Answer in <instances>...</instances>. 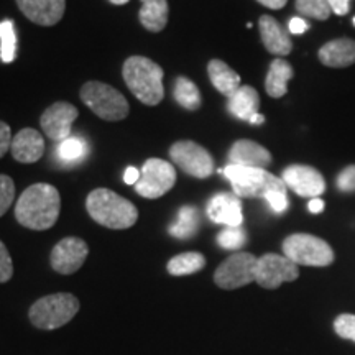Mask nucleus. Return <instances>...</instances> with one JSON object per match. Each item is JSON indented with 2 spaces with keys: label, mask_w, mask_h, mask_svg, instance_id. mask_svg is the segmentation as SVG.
I'll return each instance as SVG.
<instances>
[{
  "label": "nucleus",
  "mask_w": 355,
  "mask_h": 355,
  "mask_svg": "<svg viewBox=\"0 0 355 355\" xmlns=\"http://www.w3.org/2000/svg\"><path fill=\"white\" fill-rule=\"evenodd\" d=\"M61 211V198L55 186L37 183L26 188L15 206L19 224L32 230H46L56 224Z\"/></svg>",
  "instance_id": "obj_1"
},
{
  "label": "nucleus",
  "mask_w": 355,
  "mask_h": 355,
  "mask_svg": "<svg viewBox=\"0 0 355 355\" xmlns=\"http://www.w3.org/2000/svg\"><path fill=\"white\" fill-rule=\"evenodd\" d=\"M123 81L145 105H158L165 97L162 66L145 56H130L122 68Z\"/></svg>",
  "instance_id": "obj_2"
},
{
  "label": "nucleus",
  "mask_w": 355,
  "mask_h": 355,
  "mask_svg": "<svg viewBox=\"0 0 355 355\" xmlns=\"http://www.w3.org/2000/svg\"><path fill=\"white\" fill-rule=\"evenodd\" d=\"M86 209L97 224L107 229H128L139 219V211L128 199L105 188L94 189L89 194Z\"/></svg>",
  "instance_id": "obj_3"
},
{
  "label": "nucleus",
  "mask_w": 355,
  "mask_h": 355,
  "mask_svg": "<svg viewBox=\"0 0 355 355\" xmlns=\"http://www.w3.org/2000/svg\"><path fill=\"white\" fill-rule=\"evenodd\" d=\"M79 300L71 293H55L35 301L28 318L35 327L53 331L68 324L78 314Z\"/></svg>",
  "instance_id": "obj_4"
},
{
  "label": "nucleus",
  "mask_w": 355,
  "mask_h": 355,
  "mask_svg": "<svg viewBox=\"0 0 355 355\" xmlns=\"http://www.w3.org/2000/svg\"><path fill=\"white\" fill-rule=\"evenodd\" d=\"M81 101L97 117L107 122H119L128 115V102L122 92L109 84L89 81L81 87Z\"/></svg>",
  "instance_id": "obj_5"
},
{
  "label": "nucleus",
  "mask_w": 355,
  "mask_h": 355,
  "mask_svg": "<svg viewBox=\"0 0 355 355\" xmlns=\"http://www.w3.org/2000/svg\"><path fill=\"white\" fill-rule=\"evenodd\" d=\"M232 184L234 194L239 198H265L270 191L285 184L282 178L260 168L229 165L220 171Z\"/></svg>",
  "instance_id": "obj_6"
},
{
  "label": "nucleus",
  "mask_w": 355,
  "mask_h": 355,
  "mask_svg": "<svg viewBox=\"0 0 355 355\" xmlns=\"http://www.w3.org/2000/svg\"><path fill=\"white\" fill-rule=\"evenodd\" d=\"M283 254L298 266H329L334 261V252L329 243L311 234H293L286 237Z\"/></svg>",
  "instance_id": "obj_7"
},
{
  "label": "nucleus",
  "mask_w": 355,
  "mask_h": 355,
  "mask_svg": "<svg viewBox=\"0 0 355 355\" xmlns=\"http://www.w3.org/2000/svg\"><path fill=\"white\" fill-rule=\"evenodd\" d=\"M176 184V170L171 163L159 158L146 159L141 166L140 180L137 181L135 191L146 199H158L165 196Z\"/></svg>",
  "instance_id": "obj_8"
},
{
  "label": "nucleus",
  "mask_w": 355,
  "mask_h": 355,
  "mask_svg": "<svg viewBox=\"0 0 355 355\" xmlns=\"http://www.w3.org/2000/svg\"><path fill=\"white\" fill-rule=\"evenodd\" d=\"M170 157L173 163L180 166V170L198 180H206L214 171V159L211 153L193 140H181L173 144Z\"/></svg>",
  "instance_id": "obj_9"
},
{
  "label": "nucleus",
  "mask_w": 355,
  "mask_h": 355,
  "mask_svg": "<svg viewBox=\"0 0 355 355\" xmlns=\"http://www.w3.org/2000/svg\"><path fill=\"white\" fill-rule=\"evenodd\" d=\"M257 260L259 259L248 252H235L216 270V285L222 290H237L255 282Z\"/></svg>",
  "instance_id": "obj_10"
},
{
  "label": "nucleus",
  "mask_w": 355,
  "mask_h": 355,
  "mask_svg": "<svg viewBox=\"0 0 355 355\" xmlns=\"http://www.w3.org/2000/svg\"><path fill=\"white\" fill-rule=\"evenodd\" d=\"M300 277L298 265L285 255L265 254L257 260L255 282L266 290H277L282 283L295 282Z\"/></svg>",
  "instance_id": "obj_11"
},
{
  "label": "nucleus",
  "mask_w": 355,
  "mask_h": 355,
  "mask_svg": "<svg viewBox=\"0 0 355 355\" xmlns=\"http://www.w3.org/2000/svg\"><path fill=\"white\" fill-rule=\"evenodd\" d=\"M89 255L87 243L79 237H66L53 248L50 263L55 272L71 275L78 272Z\"/></svg>",
  "instance_id": "obj_12"
},
{
  "label": "nucleus",
  "mask_w": 355,
  "mask_h": 355,
  "mask_svg": "<svg viewBox=\"0 0 355 355\" xmlns=\"http://www.w3.org/2000/svg\"><path fill=\"white\" fill-rule=\"evenodd\" d=\"M78 115V109L69 102H55L43 112L40 125L48 139L63 141L71 137V125Z\"/></svg>",
  "instance_id": "obj_13"
},
{
  "label": "nucleus",
  "mask_w": 355,
  "mask_h": 355,
  "mask_svg": "<svg viewBox=\"0 0 355 355\" xmlns=\"http://www.w3.org/2000/svg\"><path fill=\"white\" fill-rule=\"evenodd\" d=\"M282 180L286 188L295 191L301 198H318L326 191L324 178L316 168L308 165H291L283 171Z\"/></svg>",
  "instance_id": "obj_14"
},
{
  "label": "nucleus",
  "mask_w": 355,
  "mask_h": 355,
  "mask_svg": "<svg viewBox=\"0 0 355 355\" xmlns=\"http://www.w3.org/2000/svg\"><path fill=\"white\" fill-rule=\"evenodd\" d=\"M21 13L33 24L53 26L63 19L66 0H15Z\"/></svg>",
  "instance_id": "obj_15"
},
{
  "label": "nucleus",
  "mask_w": 355,
  "mask_h": 355,
  "mask_svg": "<svg viewBox=\"0 0 355 355\" xmlns=\"http://www.w3.org/2000/svg\"><path fill=\"white\" fill-rule=\"evenodd\" d=\"M207 216L216 224H224L227 227H241L243 222L241 199L230 193L216 194L207 202Z\"/></svg>",
  "instance_id": "obj_16"
},
{
  "label": "nucleus",
  "mask_w": 355,
  "mask_h": 355,
  "mask_svg": "<svg viewBox=\"0 0 355 355\" xmlns=\"http://www.w3.org/2000/svg\"><path fill=\"white\" fill-rule=\"evenodd\" d=\"M259 107L260 96L252 86H241L227 102L230 114L252 125H261L265 122L263 115L259 114Z\"/></svg>",
  "instance_id": "obj_17"
},
{
  "label": "nucleus",
  "mask_w": 355,
  "mask_h": 355,
  "mask_svg": "<svg viewBox=\"0 0 355 355\" xmlns=\"http://www.w3.org/2000/svg\"><path fill=\"white\" fill-rule=\"evenodd\" d=\"M272 159V153L265 146L252 140H237L229 150L230 165L265 170L270 166Z\"/></svg>",
  "instance_id": "obj_18"
},
{
  "label": "nucleus",
  "mask_w": 355,
  "mask_h": 355,
  "mask_svg": "<svg viewBox=\"0 0 355 355\" xmlns=\"http://www.w3.org/2000/svg\"><path fill=\"white\" fill-rule=\"evenodd\" d=\"M261 43L266 51L277 56H288L293 50V42L285 26L270 15H261L259 20Z\"/></svg>",
  "instance_id": "obj_19"
},
{
  "label": "nucleus",
  "mask_w": 355,
  "mask_h": 355,
  "mask_svg": "<svg viewBox=\"0 0 355 355\" xmlns=\"http://www.w3.org/2000/svg\"><path fill=\"white\" fill-rule=\"evenodd\" d=\"M12 157L19 163H35L43 157L44 140L35 128H24L12 139Z\"/></svg>",
  "instance_id": "obj_20"
},
{
  "label": "nucleus",
  "mask_w": 355,
  "mask_h": 355,
  "mask_svg": "<svg viewBox=\"0 0 355 355\" xmlns=\"http://www.w3.org/2000/svg\"><path fill=\"white\" fill-rule=\"evenodd\" d=\"M319 61L327 68H347L355 63V40L337 38L327 42L318 53Z\"/></svg>",
  "instance_id": "obj_21"
},
{
  "label": "nucleus",
  "mask_w": 355,
  "mask_h": 355,
  "mask_svg": "<svg viewBox=\"0 0 355 355\" xmlns=\"http://www.w3.org/2000/svg\"><path fill=\"white\" fill-rule=\"evenodd\" d=\"M207 74H209L212 86L222 96L227 97V99H230L239 91V87H241V76L229 64H225L220 60L209 61V64H207Z\"/></svg>",
  "instance_id": "obj_22"
},
{
  "label": "nucleus",
  "mask_w": 355,
  "mask_h": 355,
  "mask_svg": "<svg viewBox=\"0 0 355 355\" xmlns=\"http://www.w3.org/2000/svg\"><path fill=\"white\" fill-rule=\"evenodd\" d=\"M293 76H295V71L288 61L282 60V58L272 61L265 79L266 94L273 99H279V97L285 96L288 92V83Z\"/></svg>",
  "instance_id": "obj_23"
},
{
  "label": "nucleus",
  "mask_w": 355,
  "mask_h": 355,
  "mask_svg": "<svg viewBox=\"0 0 355 355\" xmlns=\"http://www.w3.org/2000/svg\"><path fill=\"white\" fill-rule=\"evenodd\" d=\"M168 15H170L168 0H141L139 19L148 32H162L168 24Z\"/></svg>",
  "instance_id": "obj_24"
},
{
  "label": "nucleus",
  "mask_w": 355,
  "mask_h": 355,
  "mask_svg": "<svg viewBox=\"0 0 355 355\" xmlns=\"http://www.w3.org/2000/svg\"><path fill=\"white\" fill-rule=\"evenodd\" d=\"M206 266V259L199 252H186L180 254L168 261V273L173 277H184V275H193L201 272Z\"/></svg>",
  "instance_id": "obj_25"
},
{
  "label": "nucleus",
  "mask_w": 355,
  "mask_h": 355,
  "mask_svg": "<svg viewBox=\"0 0 355 355\" xmlns=\"http://www.w3.org/2000/svg\"><path fill=\"white\" fill-rule=\"evenodd\" d=\"M173 94H175V101L181 107L186 110H198L201 107L202 101H201V92L196 84H194L191 79L180 76L176 78L175 81V89H173Z\"/></svg>",
  "instance_id": "obj_26"
},
{
  "label": "nucleus",
  "mask_w": 355,
  "mask_h": 355,
  "mask_svg": "<svg viewBox=\"0 0 355 355\" xmlns=\"http://www.w3.org/2000/svg\"><path fill=\"white\" fill-rule=\"evenodd\" d=\"M199 225V214L198 209L193 206L181 207L178 212L176 220L170 225V234L176 239H191L198 232Z\"/></svg>",
  "instance_id": "obj_27"
},
{
  "label": "nucleus",
  "mask_w": 355,
  "mask_h": 355,
  "mask_svg": "<svg viewBox=\"0 0 355 355\" xmlns=\"http://www.w3.org/2000/svg\"><path fill=\"white\" fill-rule=\"evenodd\" d=\"M17 56V32L13 20L7 19L0 21V60L2 63L10 64Z\"/></svg>",
  "instance_id": "obj_28"
},
{
  "label": "nucleus",
  "mask_w": 355,
  "mask_h": 355,
  "mask_svg": "<svg viewBox=\"0 0 355 355\" xmlns=\"http://www.w3.org/2000/svg\"><path fill=\"white\" fill-rule=\"evenodd\" d=\"M295 7L306 19L314 20H327L332 12L327 0H296Z\"/></svg>",
  "instance_id": "obj_29"
},
{
  "label": "nucleus",
  "mask_w": 355,
  "mask_h": 355,
  "mask_svg": "<svg viewBox=\"0 0 355 355\" xmlns=\"http://www.w3.org/2000/svg\"><path fill=\"white\" fill-rule=\"evenodd\" d=\"M87 145L86 141L79 139V137H69L63 141H60L58 146V155L64 162H78L79 158H83L86 155Z\"/></svg>",
  "instance_id": "obj_30"
},
{
  "label": "nucleus",
  "mask_w": 355,
  "mask_h": 355,
  "mask_svg": "<svg viewBox=\"0 0 355 355\" xmlns=\"http://www.w3.org/2000/svg\"><path fill=\"white\" fill-rule=\"evenodd\" d=\"M247 234L242 227H225L217 235V243L225 250H239L245 245Z\"/></svg>",
  "instance_id": "obj_31"
},
{
  "label": "nucleus",
  "mask_w": 355,
  "mask_h": 355,
  "mask_svg": "<svg viewBox=\"0 0 355 355\" xmlns=\"http://www.w3.org/2000/svg\"><path fill=\"white\" fill-rule=\"evenodd\" d=\"M15 199V183L10 176L0 175V217L12 206Z\"/></svg>",
  "instance_id": "obj_32"
},
{
  "label": "nucleus",
  "mask_w": 355,
  "mask_h": 355,
  "mask_svg": "<svg viewBox=\"0 0 355 355\" xmlns=\"http://www.w3.org/2000/svg\"><path fill=\"white\" fill-rule=\"evenodd\" d=\"M334 331L343 339H349L355 343V316L354 314H340L334 321Z\"/></svg>",
  "instance_id": "obj_33"
},
{
  "label": "nucleus",
  "mask_w": 355,
  "mask_h": 355,
  "mask_svg": "<svg viewBox=\"0 0 355 355\" xmlns=\"http://www.w3.org/2000/svg\"><path fill=\"white\" fill-rule=\"evenodd\" d=\"M13 275V263L7 247L0 241V283H7Z\"/></svg>",
  "instance_id": "obj_34"
},
{
  "label": "nucleus",
  "mask_w": 355,
  "mask_h": 355,
  "mask_svg": "<svg viewBox=\"0 0 355 355\" xmlns=\"http://www.w3.org/2000/svg\"><path fill=\"white\" fill-rule=\"evenodd\" d=\"M337 188L343 193H355V165H349L337 176Z\"/></svg>",
  "instance_id": "obj_35"
},
{
  "label": "nucleus",
  "mask_w": 355,
  "mask_h": 355,
  "mask_svg": "<svg viewBox=\"0 0 355 355\" xmlns=\"http://www.w3.org/2000/svg\"><path fill=\"white\" fill-rule=\"evenodd\" d=\"M10 145H12L10 127H8L6 122L0 121V158H2L3 155L8 152Z\"/></svg>",
  "instance_id": "obj_36"
},
{
  "label": "nucleus",
  "mask_w": 355,
  "mask_h": 355,
  "mask_svg": "<svg viewBox=\"0 0 355 355\" xmlns=\"http://www.w3.org/2000/svg\"><path fill=\"white\" fill-rule=\"evenodd\" d=\"M308 28H309L308 21L300 19V17H295V19H291L290 25H288V30H290V33H293V35H303Z\"/></svg>",
  "instance_id": "obj_37"
},
{
  "label": "nucleus",
  "mask_w": 355,
  "mask_h": 355,
  "mask_svg": "<svg viewBox=\"0 0 355 355\" xmlns=\"http://www.w3.org/2000/svg\"><path fill=\"white\" fill-rule=\"evenodd\" d=\"M331 6V10L336 13V15L343 17L349 13V2L350 0H327Z\"/></svg>",
  "instance_id": "obj_38"
},
{
  "label": "nucleus",
  "mask_w": 355,
  "mask_h": 355,
  "mask_svg": "<svg viewBox=\"0 0 355 355\" xmlns=\"http://www.w3.org/2000/svg\"><path fill=\"white\" fill-rule=\"evenodd\" d=\"M139 180H140V171L137 170V168H133V166L127 168L125 175H123V181H125L127 184H133V186H135L137 181H139Z\"/></svg>",
  "instance_id": "obj_39"
},
{
  "label": "nucleus",
  "mask_w": 355,
  "mask_h": 355,
  "mask_svg": "<svg viewBox=\"0 0 355 355\" xmlns=\"http://www.w3.org/2000/svg\"><path fill=\"white\" fill-rule=\"evenodd\" d=\"M257 2L266 8H272V10H279V8L286 6L288 0H257Z\"/></svg>",
  "instance_id": "obj_40"
},
{
  "label": "nucleus",
  "mask_w": 355,
  "mask_h": 355,
  "mask_svg": "<svg viewBox=\"0 0 355 355\" xmlns=\"http://www.w3.org/2000/svg\"><path fill=\"white\" fill-rule=\"evenodd\" d=\"M308 209L309 212H313V214H319V212L324 211V201L319 198H313L308 204Z\"/></svg>",
  "instance_id": "obj_41"
},
{
  "label": "nucleus",
  "mask_w": 355,
  "mask_h": 355,
  "mask_svg": "<svg viewBox=\"0 0 355 355\" xmlns=\"http://www.w3.org/2000/svg\"><path fill=\"white\" fill-rule=\"evenodd\" d=\"M110 3H114V6H125L127 2H130V0H109Z\"/></svg>",
  "instance_id": "obj_42"
},
{
  "label": "nucleus",
  "mask_w": 355,
  "mask_h": 355,
  "mask_svg": "<svg viewBox=\"0 0 355 355\" xmlns=\"http://www.w3.org/2000/svg\"><path fill=\"white\" fill-rule=\"evenodd\" d=\"M352 21H354V25H355V17H354V20H352Z\"/></svg>",
  "instance_id": "obj_43"
}]
</instances>
